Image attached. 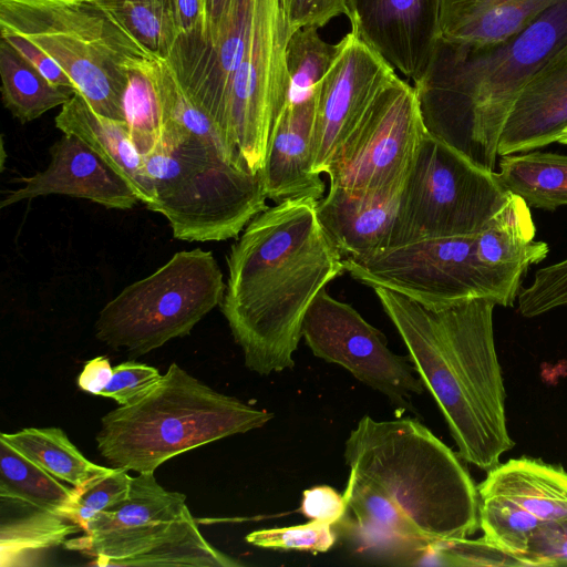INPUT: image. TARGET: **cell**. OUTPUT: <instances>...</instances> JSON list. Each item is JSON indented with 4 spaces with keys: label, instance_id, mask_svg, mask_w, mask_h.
I'll return each mask as SVG.
<instances>
[{
    "label": "cell",
    "instance_id": "7bdbcfd3",
    "mask_svg": "<svg viewBox=\"0 0 567 567\" xmlns=\"http://www.w3.org/2000/svg\"><path fill=\"white\" fill-rule=\"evenodd\" d=\"M112 374L113 368L110 360L101 355L85 363L82 372L78 377L76 383L82 391L101 395L102 391L110 382Z\"/></svg>",
    "mask_w": 567,
    "mask_h": 567
},
{
    "label": "cell",
    "instance_id": "f35d334b",
    "mask_svg": "<svg viewBox=\"0 0 567 567\" xmlns=\"http://www.w3.org/2000/svg\"><path fill=\"white\" fill-rule=\"evenodd\" d=\"M348 506L346 494L338 493L328 485H318L302 493L300 512L310 519H318L333 525L339 523Z\"/></svg>",
    "mask_w": 567,
    "mask_h": 567
},
{
    "label": "cell",
    "instance_id": "9c48e42d",
    "mask_svg": "<svg viewBox=\"0 0 567 567\" xmlns=\"http://www.w3.org/2000/svg\"><path fill=\"white\" fill-rule=\"evenodd\" d=\"M225 290L223 272L210 251H178L103 307L95 321V337L112 348L145 354L189 334L220 306Z\"/></svg>",
    "mask_w": 567,
    "mask_h": 567
},
{
    "label": "cell",
    "instance_id": "ba28073f",
    "mask_svg": "<svg viewBox=\"0 0 567 567\" xmlns=\"http://www.w3.org/2000/svg\"><path fill=\"white\" fill-rule=\"evenodd\" d=\"M64 546L99 566H243L206 540L186 496L165 489L153 472L133 476L128 495Z\"/></svg>",
    "mask_w": 567,
    "mask_h": 567
},
{
    "label": "cell",
    "instance_id": "4fadbf2b",
    "mask_svg": "<svg viewBox=\"0 0 567 567\" xmlns=\"http://www.w3.org/2000/svg\"><path fill=\"white\" fill-rule=\"evenodd\" d=\"M425 134L415 89L400 78L340 150L327 173L330 186L374 193L401 189Z\"/></svg>",
    "mask_w": 567,
    "mask_h": 567
},
{
    "label": "cell",
    "instance_id": "bcb514c9",
    "mask_svg": "<svg viewBox=\"0 0 567 567\" xmlns=\"http://www.w3.org/2000/svg\"><path fill=\"white\" fill-rule=\"evenodd\" d=\"M286 2H287V6H288V10H289L291 0H286Z\"/></svg>",
    "mask_w": 567,
    "mask_h": 567
},
{
    "label": "cell",
    "instance_id": "603a6c76",
    "mask_svg": "<svg viewBox=\"0 0 567 567\" xmlns=\"http://www.w3.org/2000/svg\"><path fill=\"white\" fill-rule=\"evenodd\" d=\"M55 126L89 144L115 167L133 186L140 202H154L151 179L144 171V156L136 148L126 121L113 120L95 112L78 92L62 105Z\"/></svg>",
    "mask_w": 567,
    "mask_h": 567
},
{
    "label": "cell",
    "instance_id": "30bf717a",
    "mask_svg": "<svg viewBox=\"0 0 567 567\" xmlns=\"http://www.w3.org/2000/svg\"><path fill=\"white\" fill-rule=\"evenodd\" d=\"M508 194L495 171L476 165L426 132L400 193L389 247L475 235L503 207Z\"/></svg>",
    "mask_w": 567,
    "mask_h": 567
},
{
    "label": "cell",
    "instance_id": "b9f144b4",
    "mask_svg": "<svg viewBox=\"0 0 567 567\" xmlns=\"http://www.w3.org/2000/svg\"><path fill=\"white\" fill-rule=\"evenodd\" d=\"M179 38L205 40L209 30L208 0H174Z\"/></svg>",
    "mask_w": 567,
    "mask_h": 567
},
{
    "label": "cell",
    "instance_id": "f546056e",
    "mask_svg": "<svg viewBox=\"0 0 567 567\" xmlns=\"http://www.w3.org/2000/svg\"><path fill=\"white\" fill-rule=\"evenodd\" d=\"M337 51L338 45L327 43L316 27H302L290 33L286 48L288 72L286 103H302L316 94Z\"/></svg>",
    "mask_w": 567,
    "mask_h": 567
},
{
    "label": "cell",
    "instance_id": "8fae6325",
    "mask_svg": "<svg viewBox=\"0 0 567 567\" xmlns=\"http://www.w3.org/2000/svg\"><path fill=\"white\" fill-rule=\"evenodd\" d=\"M475 240L476 234L424 238L343 258L344 270L372 289H389L433 310L481 298L512 307L518 295L480 262Z\"/></svg>",
    "mask_w": 567,
    "mask_h": 567
},
{
    "label": "cell",
    "instance_id": "6da1fadb",
    "mask_svg": "<svg viewBox=\"0 0 567 567\" xmlns=\"http://www.w3.org/2000/svg\"><path fill=\"white\" fill-rule=\"evenodd\" d=\"M317 202L302 197L267 207L227 256L220 309L245 365L261 375L295 365L310 305L346 272L342 255L319 223Z\"/></svg>",
    "mask_w": 567,
    "mask_h": 567
},
{
    "label": "cell",
    "instance_id": "60d3db41",
    "mask_svg": "<svg viewBox=\"0 0 567 567\" xmlns=\"http://www.w3.org/2000/svg\"><path fill=\"white\" fill-rule=\"evenodd\" d=\"M24 59H27L52 84L76 92L68 73L43 50L28 39L17 34H1Z\"/></svg>",
    "mask_w": 567,
    "mask_h": 567
},
{
    "label": "cell",
    "instance_id": "d4e9b609",
    "mask_svg": "<svg viewBox=\"0 0 567 567\" xmlns=\"http://www.w3.org/2000/svg\"><path fill=\"white\" fill-rule=\"evenodd\" d=\"M497 178L529 208L555 210L567 205V155L533 150L501 156Z\"/></svg>",
    "mask_w": 567,
    "mask_h": 567
},
{
    "label": "cell",
    "instance_id": "3957f363",
    "mask_svg": "<svg viewBox=\"0 0 567 567\" xmlns=\"http://www.w3.org/2000/svg\"><path fill=\"white\" fill-rule=\"evenodd\" d=\"M567 42V0L524 29L485 47L439 40L414 89L426 132L476 165L495 171L507 116L535 73Z\"/></svg>",
    "mask_w": 567,
    "mask_h": 567
},
{
    "label": "cell",
    "instance_id": "52a82bcc",
    "mask_svg": "<svg viewBox=\"0 0 567 567\" xmlns=\"http://www.w3.org/2000/svg\"><path fill=\"white\" fill-rule=\"evenodd\" d=\"M0 32L39 47L95 112L118 121L128 71L156 59L92 0H0Z\"/></svg>",
    "mask_w": 567,
    "mask_h": 567
},
{
    "label": "cell",
    "instance_id": "f1b7e54d",
    "mask_svg": "<svg viewBox=\"0 0 567 567\" xmlns=\"http://www.w3.org/2000/svg\"><path fill=\"white\" fill-rule=\"evenodd\" d=\"M125 32L159 59L179 38L174 0H92Z\"/></svg>",
    "mask_w": 567,
    "mask_h": 567
},
{
    "label": "cell",
    "instance_id": "5bb4252c",
    "mask_svg": "<svg viewBox=\"0 0 567 567\" xmlns=\"http://www.w3.org/2000/svg\"><path fill=\"white\" fill-rule=\"evenodd\" d=\"M302 338L317 358L344 368L401 409L425 390L410 358L392 352L379 329L326 288L306 313Z\"/></svg>",
    "mask_w": 567,
    "mask_h": 567
},
{
    "label": "cell",
    "instance_id": "8d00e7d4",
    "mask_svg": "<svg viewBox=\"0 0 567 567\" xmlns=\"http://www.w3.org/2000/svg\"><path fill=\"white\" fill-rule=\"evenodd\" d=\"M159 371L137 361H125L113 367V374L101 395L127 405L146 395L161 380Z\"/></svg>",
    "mask_w": 567,
    "mask_h": 567
},
{
    "label": "cell",
    "instance_id": "7402d4cb",
    "mask_svg": "<svg viewBox=\"0 0 567 567\" xmlns=\"http://www.w3.org/2000/svg\"><path fill=\"white\" fill-rule=\"evenodd\" d=\"M535 234L528 205L513 193L476 234L480 262L517 295L528 268L543 261L549 252L548 244L535 240Z\"/></svg>",
    "mask_w": 567,
    "mask_h": 567
},
{
    "label": "cell",
    "instance_id": "d6a6232c",
    "mask_svg": "<svg viewBox=\"0 0 567 567\" xmlns=\"http://www.w3.org/2000/svg\"><path fill=\"white\" fill-rule=\"evenodd\" d=\"M82 532L70 519L45 511L2 523L0 528L1 566L19 565L27 555L65 544L72 534Z\"/></svg>",
    "mask_w": 567,
    "mask_h": 567
},
{
    "label": "cell",
    "instance_id": "277c9868",
    "mask_svg": "<svg viewBox=\"0 0 567 567\" xmlns=\"http://www.w3.org/2000/svg\"><path fill=\"white\" fill-rule=\"evenodd\" d=\"M460 458L409 417L364 415L344 447L349 471L381 488L430 544L480 528L477 486Z\"/></svg>",
    "mask_w": 567,
    "mask_h": 567
},
{
    "label": "cell",
    "instance_id": "e575fe53",
    "mask_svg": "<svg viewBox=\"0 0 567 567\" xmlns=\"http://www.w3.org/2000/svg\"><path fill=\"white\" fill-rule=\"evenodd\" d=\"M331 526L329 523L311 519L296 526L254 530L246 536V540L262 548L326 553L336 542Z\"/></svg>",
    "mask_w": 567,
    "mask_h": 567
},
{
    "label": "cell",
    "instance_id": "4dcf8cb0",
    "mask_svg": "<svg viewBox=\"0 0 567 567\" xmlns=\"http://www.w3.org/2000/svg\"><path fill=\"white\" fill-rule=\"evenodd\" d=\"M159 58L128 71L123 96V111L132 140L146 156L159 143L163 133V110L155 79Z\"/></svg>",
    "mask_w": 567,
    "mask_h": 567
},
{
    "label": "cell",
    "instance_id": "cb8c5ba5",
    "mask_svg": "<svg viewBox=\"0 0 567 567\" xmlns=\"http://www.w3.org/2000/svg\"><path fill=\"white\" fill-rule=\"evenodd\" d=\"M557 0H441L440 41L471 47L501 42Z\"/></svg>",
    "mask_w": 567,
    "mask_h": 567
},
{
    "label": "cell",
    "instance_id": "d6986e66",
    "mask_svg": "<svg viewBox=\"0 0 567 567\" xmlns=\"http://www.w3.org/2000/svg\"><path fill=\"white\" fill-rule=\"evenodd\" d=\"M318 91L302 103H286L280 113L259 171L267 199L280 203L302 197L319 200L323 197L326 186L320 175L312 171L311 161Z\"/></svg>",
    "mask_w": 567,
    "mask_h": 567
},
{
    "label": "cell",
    "instance_id": "8992f818",
    "mask_svg": "<svg viewBox=\"0 0 567 567\" xmlns=\"http://www.w3.org/2000/svg\"><path fill=\"white\" fill-rule=\"evenodd\" d=\"M154 202L173 236L187 241L237 238L266 209L259 172L229 162L214 145L164 127L157 146L144 156Z\"/></svg>",
    "mask_w": 567,
    "mask_h": 567
},
{
    "label": "cell",
    "instance_id": "74e56055",
    "mask_svg": "<svg viewBox=\"0 0 567 567\" xmlns=\"http://www.w3.org/2000/svg\"><path fill=\"white\" fill-rule=\"evenodd\" d=\"M519 563L520 566H567V519L539 527Z\"/></svg>",
    "mask_w": 567,
    "mask_h": 567
},
{
    "label": "cell",
    "instance_id": "f6af8a7d",
    "mask_svg": "<svg viewBox=\"0 0 567 567\" xmlns=\"http://www.w3.org/2000/svg\"><path fill=\"white\" fill-rule=\"evenodd\" d=\"M558 143L567 145V127L563 131V133L558 137Z\"/></svg>",
    "mask_w": 567,
    "mask_h": 567
},
{
    "label": "cell",
    "instance_id": "2e32d148",
    "mask_svg": "<svg viewBox=\"0 0 567 567\" xmlns=\"http://www.w3.org/2000/svg\"><path fill=\"white\" fill-rule=\"evenodd\" d=\"M319 84L312 133V171L327 174L340 150L399 74L353 32Z\"/></svg>",
    "mask_w": 567,
    "mask_h": 567
},
{
    "label": "cell",
    "instance_id": "83f0119b",
    "mask_svg": "<svg viewBox=\"0 0 567 567\" xmlns=\"http://www.w3.org/2000/svg\"><path fill=\"white\" fill-rule=\"evenodd\" d=\"M0 439L74 488L106 468L89 461L60 427H27L1 433Z\"/></svg>",
    "mask_w": 567,
    "mask_h": 567
},
{
    "label": "cell",
    "instance_id": "ac0fdd59",
    "mask_svg": "<svg viewBox=\"0 0 567 567\" xmlns=\"http://www.w3.org/2000/svg\"><path fill=\"white\" fill-rule=\"evenodd\" d=\"M14 183L21 186L6 193L0 208L52 194L84 198L115 209H131L140 202L127 178L89 144L69 134L51 145L45 169L16 178Z\"/></svg>",
    "mask_w": 567,
    "mask_h": 567
},
{
    "label": "cell",
    "instance_id": "ffe728a7",
    "mask_svg": "<svg viewBox=\"0 0 567 567\" xmlns=\"http://www.w3.org/2000/svg\"><path fill=\"white\" fill-rule=\"evenodd\" d=\"M566 127L567 42L519 93L501 133L497 156L545 147Z\"/></svg>",
    "mask_w": 567,
    "mask_h": 567
},
{
    "label": "cell",
    "instance_id": "9a60e30c",
    "mask_svg": "<svg viewBox=\"0 0 567 567\" xmlns=\"http://www.w3.org/2000/svg\"><path fill=\"white\" fill-rule=\"evenodd\" d=\"M483 537L519 559L542 526L567 519V472L522 456L499 463L477 486Z\"/></svg>",
    "mask_w": 567,
    "mask_h": 567
},
{
    "label": "cell",
    "instance_id": "d590c367",
    "mask_svg": "<svg viewBox=\"0 0 567 567\" xmlns=\"http://www.w3.org/2000/svg\"><path fill=\"white\" fill-rule=\"evenodd\" d=\"M440 565L449 566H518L504 550L486 540L453 538L432 543Z\"/></svg>",
    "mask_w": 567,
    "mask_h": 567
},
{
    "label": "cell",
    "instance_id": "ab89813d",
    "mask_svg": "<svg viewBox=\"0 0 567 567\" xmlns=\"http://www.w3.org/2000/svg\"><path fill=\"white\" fill-rule=\"evenodd\" d=\"M340 14H347L346 0H291L290 33L302 27L319 29Z\"/></svg>",
    "mask_w": 567,
    "mask_h": 567
},
{
    "label": "cell",
    "instance_id": "5b68a950",
    "mask_svg": "<svg viewBox=\"0 0 567 567\" xmlns=\"http://www.w3.org/2000/svg\"><path fill=\"white\" fill-rule=\"evenodd\" d=\"M272 416L172 363L146 395L102 417L97 450L111 467L154 473L176 455L262 427Z\"/></svg>",
    "mask_w": 567,
    "mask_h": 567
},
{
    "label": "cell",
    "instance_id": "7c38bea8",
    "mask_svg": "<svg viewBox=\"0 0 567 567\" xmlns=\"http://www.w3.org/2000/svg\"><path fill=\"white\" fill-rule=\"evenodd\" d=\"M286 0H251L246 43L217 125L228 148L258 173L288 92Z\"/></svg>",
    "mask_w": 567,
    "mask_h": 567
},
{
    "label": "cell",
    "instance_id": "1f68e13d",
    "mask_svg": "<svg viewBox=\"0 0 567 567\" xmlns=\"http://www.w3.org/2000/svg\"><path fill=\"white\" fill-rule=\"evenodd\" d=\"M348 506L360 527L388 538H398L421 545L427 543L399 508V506L377 485L349 471L343 492Z\"/></svg>",
    "mask_w": 567,
    "mask_h": 567
},
{
    "label": "cell",
    "instance_id": "7a4b0ae2",
    "mask_svg": "<svg viewBox=\"0 0 567 567\" xmlns=\"http://www.w3.org/2000/svg\"><path fill=\"white\" fill-rule=\"evenodd\" d=\"M400 334L416 374L441 410L461 460L488 472L515 446L489 299L433 310L373 288Z\"/></svg>",
    "mask_w": 567,
    "mask_h": 567
},
{
    "label": "cell",
    "instance_id": "4316f807",
    "mask_svg": "<svg viewBox=\"0 0 567 567\" xmlns=\"http://www.w3.org/2000/svg\"><path fill=\"white\" fill-rule=\"evenodd\" d=\"M74 496L59 478L0 439V497L65 517ZM66 518V517H65Z\"/></svg>",
    "mask_w": 567,
    "mask_h": 567
},
{
    "label": "cell",
    "instance_id": "44dd1931",
    "mask_svg": "<svg viewBox=\"0 0 567 567\" xmlns=\"http://www.w3.org/2000/svg\"><path fill=\"white\" fill-rule=\"evenodd\" d=\"M401 189L374 193L329 186L316 212L343 258L365 257L389 247Z\"/></svg>",
    "mask_w": 567,
    "mask_h": 567
},
{
    "label": "cell",
    "instance_id": "836d02e7",
    "mask_svg": "<svg viewBox=\"0 0 567 567\" xmlns=\"http://www.w3.org/2000/svg\"><path fill=\"white\" fill-rule=\"evenodd\" d=\"M133 476L127 471L106 467L74 488V496L66 518L79 525L82 532L99 514L123 501L130 493Z\"/></svg>",
    "mask_w": 567,
    "mask_h": 567
},
{
    "label": "cell",
    "instance_id": "484cf974",
    "mask_svg": "<svg viewBox=\"0 0 567 567\" xmlns=\"http://www.w3.org/2000/svg\"><path fill=\"white\" fill-rule=\"evenodd\" d=\"M0 78L2 102L21 123L64 105L74 93L52 84L4 39L0 40Z\"/></svg>",
    "mask_w": 567,
    "mask_h": 567
},
{
    "label": "cell",
    "instance_id": "ee69618b",
    "mask_svg": "<svg viewBox=\"0 0 567 567\" xmlns=\"http://www.w3.org/2000/svg\"><path fill=\"white\" fill-rule=\"evenodd\" d=\"M234 0H208L209 30H214L227 13Z\"/></svg>",
    "mask_w": 567,
    "mask_h": 567
},
{
    "label": "cell",
    "instance_id": "e0dca14e",
    "mask_svg": "<svg viewBox=\"0 0 567 567\" xmlns=\"http://www.w3.org/2000/svg\"><path fill=\"white\" fill-rule=\"evenodd\" d=\"M441 0H346L353 32L413 85L426 74L440 40Z\"/></svg>",
    "mask_w": 567,
    "mask_h": 567
}]
</instances>
